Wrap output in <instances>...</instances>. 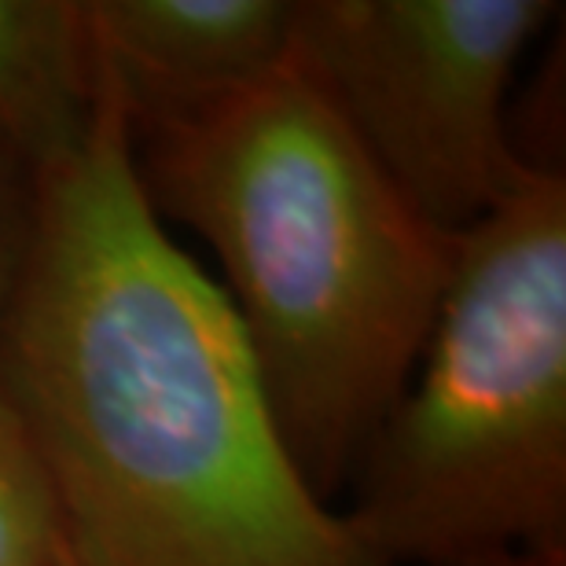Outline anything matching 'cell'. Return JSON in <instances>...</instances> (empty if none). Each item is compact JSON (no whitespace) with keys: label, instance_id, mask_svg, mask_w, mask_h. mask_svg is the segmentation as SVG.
I'll list each match as a JSON object with an SVG mask.
<instances>
[{"label":"cell","instance_id":"cell-7","mask_svg":"<svg viewBox=\"0 0 566 566\" xmlns=\"http://www.w3.org/2000/svg\"><path fill=\"white\" fill-rule=\"evenodd\" d=\"M0 566H66L52 485L4 394H0Z\"/></svg>","mask_w":566,"mask_h":566},{"label":"cell","instance_id":"cell-5","mask_svg":"<svg viewBox=\"0 0 566 566\" xmlns=\"http://www.w3.org/2000/svg\"><path fill=\"white\" fill-rule=\"evenodd\" d=\"M129 129L191 115L291 60L294 0H82Z\"/></svg>","mask_w":566,"mask_h":566},{"label":"cell","instance_id":"cell-4","mask_svg":"<svg viewBox=\"0 0 566 566\" xmlns=\"http://www.w3.org/2000/svg\"><path fill=\"white\" fill-rule=\"evenodd\" d=\"M552 0H294L291 63L398 196L460 240L545 169L518 151L507 85Z\"/></svg>","mask_w":566,"mask_h":566},{"label":"cell","instance_id":"cell-1","mask_svg":"<svg viewBox=\"0 0 566 566\" xmlns=\"http://www.w3.org/2000/svg\"><path fill=\"white\" fill-rule=\"evenodd\" d=\"M0 394L66 566H382L291 463L232 302L144 196L104 71L85 140L30 177Z\"/></svg>","mask_w":566,"mask_h":566},{"label":"cell","instance_id":"cell-6","mask_svg":"<svg viewBox=\"0 0 566 566\" xmlns=\"http://www.w3.org/2000/svg\"><path fill=\"white\" fill-rule=\"evenodd\" d=\"M99 66L77 0H0V151L27 177L85 140Z\"/></svg>","mask_w":566,"mask_h":566},{"label":"cell","instance_id":"cell-2","mask_svg":"<svg viewBox=\"0 0 566 566\" xmlns=\"http://www.w3.org/2000/svg\"><path fill=\"white\" fill-rule=\"evenodd\" d=\"M129 140L158 221L218 258L283 449L332 504L409 387L457 240L398 196L291 60Z\"/></svg>","mask_w":566,"mask_h":566},{"label":"cell","instance_id":"cell-3","mask_svg":"<svg viewBox=\"0 0 566 566\" xmlns=\"http://www.w3.org/2000/svg\"><path fill=\"white\" fill-rule=\"evenodd\" d=\"M346 523L382 566L566 545V174L457 240L409 387L354 471Z\"/></svg>","mask_w":566,"mask_h":566},{"label":"cell","instance_id":"cell-8","mask_svg":"<svg viewBox=\"0 0 566 566\" xmlns=\"http://www.w3.org/2000/svg\"><path fill=\"white\" fill-rule=\"evenodd\" d=\"M30 224V177L0 151V305L15 280Z\"/></svg>","mask_w":566,"mask_h":566},{"label":"cell","instance_id":"cell-9","mask_svg":"<svg viewBox=\"0 0 566 566\" xmlns=\"http://www.w3.org/2000/svg\"><path fill=\"white\" fill-rule=\"evenodd\" d=\"M449 566H566V545H534V548H504L490 556L460 559Z\"/></svg>","mask_w":566,"mask_h":566}]
</instances>
